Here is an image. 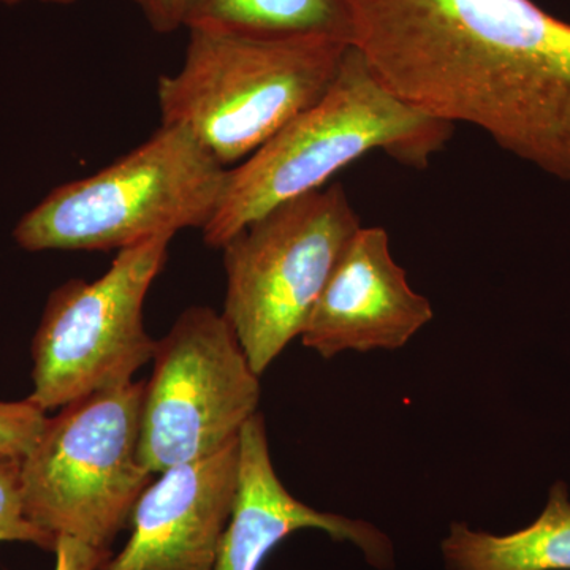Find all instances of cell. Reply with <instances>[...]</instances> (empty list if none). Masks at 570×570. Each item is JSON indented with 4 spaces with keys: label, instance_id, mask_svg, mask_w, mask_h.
Returning a JSON list of instances; mask_svg holds the SVG:
<instances>
[{
    "label": "cell",
    "instance_id": "cell-4",
    "mask_svg": "<svg viewBox=\"0 0 570 570\" xmlns=\"http://www.w3.org/2000/svg\"><path fill=\"white\" fill-rule=\"evenodd\" d=\"M228 170L181 126L156 134L99 174L56 187L21 217L28 253L127 249L212 223Z\"/></svg>",
    "mask_w": 570,
    "mask_h": 570
},
{
    "label": "cell",
    "instance_id": "cell-14",
    "mask_svg": "<svg viewBox=\"0 0 570 570\" xmlns=\"http://www.w3.org/2000/svg\"><path fill=\"white\" fill-rule=\"evenodd\" d=\"M20 474L21 459L0 455V542H29L55 551L58 540L26 517Z\"/></svg>",
    "mask_w": 570,
    "mask_h": 570
},
{
    "label": "cell",
    "instance_id": "cell-7",
    "mask_svg": "<svg viewBox=\"0 0 570 570\" xmlns=\"http://www.w3.org/2000/svg\"><path fill=\"white\" fill-rule=\"evenodd\" d=\"M170 242L149 239L118 250L102 276L70 279L52 292L32 340L28 400L45 412L55 411L134 381L156 351L142 307Z\"/></svg>",
    "mask_w": 570,
    "mask_h": 570
},
{
    "label": "cell",
    "instance_id": "cell-5",
    "mask_svg": "<svg viewBox=\"0 0 570 570\" xmlns=\"http://www.w3.org/2000/svg\"><path fill=\"white\" fill-rule=\"evenodd\" d=\"M145 382H129L61 409L21 460L26 517L56 540L108 550L154 480L138 456Z\"/></svg>",
    "mask_w": 570,
    "mask_h": 570
},
{
    "label": "cell",
    "instance_id": "cell-9",
    "mask_svg": "<svg viewBox=\"0 0 570 570\" xmlns=\"http://www.w3.org/2000/svg\"><path fill=\"white\" fill-rule=\"evenodd\" d=\"M430 299L407 283L382 227L348 239L305 332L303 346L324 358L354 351H396L433 321Z\"/></svg>",
    "mask_w": 570,
    "mask_h": 570
},
{
    "label": "cell",
    "instance_id": "cell-2",
    "mask_svg": "<svg viewBox=\"0 0 570 570\" xmlns=\"http://www.w3.org/2000/svg\"><path fill=\"white\" fill-rule=\"evenodd\" d=\"M450 134V124L389 91L351 45L324 96L228 170L219 208L204 230L205 243L220 249L268 209L322 189L367 153L384 151L397 163L426 167Z\"/></svg>",
    "mask_w": 570,
    "mask_h": 570
},
{
    "label": "cell",
    "instance_id": "cell-3",
    "mask_svg": "<svg viewBox=\"0 0 570 570\" xmlns=\"http://www.w3.org/2000/svg\"><path fill=\"white\" fill-rule=\"evenodd\" d=\"M348 47L324 36L189 31L181 69L157 82L163 124L234 168L324 96Z\"/></svg>",
    "mask_w": 570,
    "mask_h": 570
},
{
    "label": "cell",
    "instance_id": "cell-13",
    "mask_svg": "<svg viewBox=\"0 0 570 570\" xmlns=\"http://www.w3.org/2000/svg\"><path fill=\"white\" fill-rule=\"evenodd\" d=\"M183 28L254 37L324 36L352 45L351 0H189Z\"/></svg>",
    "mask_w": 570,
    "mask_h": 570
},
{
    "label": "cell",
    "instance_id": "cell-8",
    "mask_svg": "<svg viewBox=\"0 0 570 570\" xmlns=\"http://www.w3.org/2000/svg\"><path fill=\"white\" fill-rule=\"evenodd\" d=\"M142 393V466L154 475L236 441L257 414L261 376L223 314L190 306L157 341Z\"/></svg>",
    "mask_w": 570,
    "mask_h": 570
},
{
    "label": "cell",
    "instance_id": "cell-17",
    "mask_svg": "<svg viewBox=\"0 0 570 570\" xmlns=\"http://www.w3.org/2000/svg\"><path fill=\"white\" fill-rule=\"evenodd\" d=\"M154 31L170 33L183 28L189 0H134Z\"/></svg>",
    "mask_w": 570,
    "mask_h": 570
},
{
    "label": "cell",
    "instance_id": "cell-12",
    "mask_svg": "<svg viewBox=\"0 0 570 570\" xmlns=\"http://www.w3.org/2000/svg\"><path fill=\"white\" fill-rule=\"evenodd\" d=\"M449 570H570V501L557 482L538 520L508 535L452 523L442 542Z\"/></svg>",
    "mask_w": 570,
    "mask_h": 570
},
{
    "label": "cell",
    "instance_id": "cell-18",
    "mask_svg": "<svg viewBox=\"0 0 570 570\" xmlns=\"http://www.w3.org/2000/svg\"><path fill=\"white\" fill-rule=\"evenodd\" d=\"M26 2V0H0V6H17V3ZM40 2L51 3H71L75 0H40ZM134 2V0H132Z\"/></svg>",
    "mask_w": 570,
    "mask_h": 570
},
{
    "label": "cell",
    "instance_id": "cell-11",
    "mask_svg": "<svg viewBox=\"0 0 570 570\" xmlns=\"http://www.w3.org/2000/svg\"><path fill=\"white\" fill-rule=\"evenodd\" d=\"M238 444L234 510L213 570H261L285 538L306 528L355 543L374 568H392L393 546L384 532L366 521L318 512L288 493L273 466L265 420L258 412L239 431Z\"/></svg>",
    "mask_w": 570,
    "mask_h": 570
},
{
    "label": "cell",
    "instance_id": "cell-15",
    "mask_svg": "<svg viewBox=\"0 0 570 570\" xmlns=\"http://www.w3.org/2000/svg\"><path fill=\"white\" fill-rule=\"evenodd\" d=\"M47 412L31 400L0 401V455L24 459L39 441Z\"/></svg>",
    "mask_w": 570,
    "mask_h": 570
},
{
    "label": "cell",
    "instance_id": "cell-1",
    "mask_svg": "<svg viewBox=\"0 0 570 570\" xmlns=\"http://www.w3.org/2000/svg\"><path fill=\"white\" fill-rule=\"evenodd\" d=\"M351 10L352 45L389 91L570 183V22L532 0H351Z\"/></svg>",
    "mask_w": 570,
    "mask_h": 570
},
{
    "label": "cell",
    "instance_id": "cell-10",
    "mask_svg": "<svg viewBox=\"0 0 570 570\" xmlns=\"http://www.w3.org/2000/svg\"><path fill=\"white\" fill-rule=\"evenodd\" d=\"M238 439L160 472L142 491L132 535L102 570H213L238 485Z\"/></svg>",
    "mask_w": 570,
    "mask_h": 570
},
{
    "label": "cell",
    "instance_id": "cell-16",
    "mask_svg": "<svg viewBox=\"0 0 570 570\" xmlns=\"http://www.w3.org/2000/svg\"><path fill=\"white\" fill-rule=\"evenodd\" d=\"M55 570H100L110 561V551L94 549L81 540L61 535L56 542Z\"/></svg>",
    "mask_w": 570,
    "mask_h": 570
},
{
    "label": "cell",
    "instance_id": "cell-6",
    "mask_svg": "<svg viewBox=\"0 0 570 570\" xmlns=\"http://www.w3.org/2000/svg\"><path fill=\"white\" fill-rule=\"evenodd\" d=\"M358 217L340 184L268 209L232 236L224 253L223 316L255 374L302 337Z\"/></svg>",
    "mask_w": 570,
    "mask_h": 570
}]
</instances>
